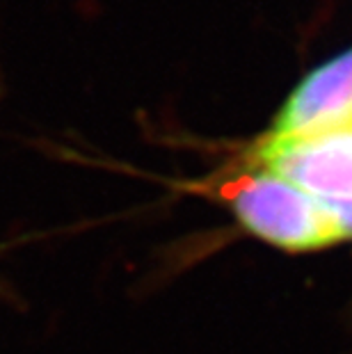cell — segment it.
Segmentation results:
<instances>
[{
    "mask_svg": "<svg viewBox=\"0 0 352 354\" xmlns=\"http://www.w3.org/2000/svg\"><path fill=\"white\" fill-rule=\"evenodd\" d=\"M348 124H352V48L299 82L266 135L299 138Z\"/></svg>",
    "mask_w": 352,
    "mask_h": 354,
    "instance_id": "obj_3",
    "label": "cell"
},
{
    "mask_svg": "<svg viewBox=\"0 0 352 354\" xmlns=\"http://www.w3.org/2000/svg\"><path fill=\"white\" fill-rule=\"evenodd\" d=\"M252 236L288 252H309L343 240L334 215L302 187L268 169L238 167L215 187Z\"/></svg>",
    "mask_w": 352,
    "mask_h": 354,
    "instance_id": "obj_1",
    "label": "cell"
},
{
    "mask_svg": "<svg viewBox=\"0 0 352 354\" xmlns=\"http://www.w3.org/2000/svg\"><path fill=\"white\" fill-rule=\"evenodd\" d=\"M243 167L268 169L311 192L352 238V124L299 138H261L241 158Z\"/></svg>",
    "mask_w": 352,
    "mask_h": 354,
    "instance_id": "obj_2",
    "label": "cell"
},
{
    "mask_svg": "<svg viewBox=\"0 0 352 354\" xmlns=\"http://www.w3.org/2000/svg\"><path fill=\"white\" fill-rule=\"evenodd\" d=\"M7 292V286H3V281H0V295H5Z\"/></svg>",
    "mask_w": 352,
    "mask_h": 354,
    "instance_id": "obj_4",
    "label": "cell"
}]
</instances>
